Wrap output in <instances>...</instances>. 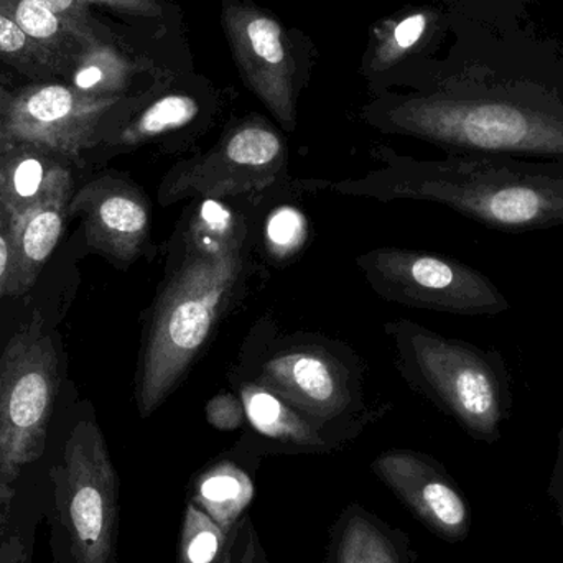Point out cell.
Wrapping results in <instances>:
<instances>
[{"instance_id": "cell-1", "label": "cell", "mask_w": 563, "mask_h": 563, "mask_svg": "<svg viewBox=\"0 0 563 563\" xmlns=\"http://www.w3.org/2000/svg\"><path fill=\"white\" fill-rule=\"evenodd\" d=\"M253 236L224 241L175 227L165 246L164 279L148 310L135 376V402L152 416L181 386L256 274Z\"/></svg>"}, {"instance_id": "cell-2", "label": "cell", "mask_w": 563, "mask_h": 563, "mask_svg": "<svg viewBox=\"0 0 563 563\" xmlns=\"http://www.w3.org/2000/svg\"><path fill=\"white\" fill-rule=\"evenodd\" d=\"M379 162L374 170L331 187L380 203L443 205L501 233L563 228V161L479 154L417 161L384 148Z\"/></svg>"}, {"instance_id": "cell-3", "label": "cell", "mask_w": 563, "mask_h": 563, "mask_svg": "<svg viewBox=\"0 0 563 563\" xmlns=\"http://www.w3.org/2000/svg\"><path fill=\"white\" fill-rule=\"evenodd\" d=\"M366 119L449 154L563 161V92L534 82L383 99L366 109Z\"/></svg>"}, {"instance_id": "cell-4", "label": "cell", "mask_w": 563, "mask_h": 563, "mask_svg": "<svg viewBox=\"0 0 563 563\" xmlns=\"http://www.w3.org/2000/svg\"><path fill=\"white\" fill-rule=\"evenodd\" d=\"M400 376L473 440L495 445L511 417L512 376L501 351L443 336L412 320L384 324Z\"/></svg>"}, {"instance_id": "cell-5", "label": "cell", "mask_w": 563, "mask_h": 563, "mask_svg": "<svg viewBox=\"0 0 563 563\" xmlns=\"http://www.w3.org/2000/svg\"><path fill=\"white\" fill-rule=\"evenodd\" d=\"M230 374L263 384L314 422L340 432L361 427L366 413L357 354L323 334L285 333L271 318L251 328Z\"/></svg>"}, {"instance_id": "cell-6", "label": "cell", "mask_w": 563, "mask_h": 563, "mask_svg": "<svg viewBox=\"0 0 563 563\" xmlns=\"http://www.w3.org/2000/svg\"><path fill=\"white\" fill-rule=\"evenodd\" d=\"M58 389V357L42 324L19 331L0 356V508L22 470L42 456Z\"/></svg>"}, {"instance_id": "cell-7", "label": "cell", "mask_w": 563, "mask_h": 563, "mask_svg": "<svg viewBox=\"0 0 563 563\" xmlns=\"http://www.w3.org/2000/svg\"><path fill=\"white\" fill-rule=\"evenodd\" d=\"M52 479L73 563H115L119 482L95 419L73 427Z\"/></svg>"}, {"instance_id": "cell-8", "label": "cell", "mask_w": 563, "mask_h": 563, "mask_svg": "<svg viewBox=\"0 0 563 563\" xmlns=\"http://www.w3.org/2000/svg\"><path fill=\"white\" fill-rule=\"evenodd\" d=\"M290 180L287 142L261 115H247L224 131L203 154L177 162L158 185V203L172 207L198 198L266 194Z\"/></svg>"}, {"instance_id": "cell-9", "label": "cell", "mask_w": 563, "mask_h": 563, "mask_svg": "<svg viewBox=\"0 0 563 563\" xmlns=\"http://www.w3.org/2000/svg\"><path fill=\"white\" fill-rule=\"evenodd\" d=\"M356 266L377 297L406 307L462 317H493L511 308L489 277L443 254L384 246L360 254Z\"/></svg>"}, {"instance_id": "cell-10", "label": "cell", "mask_w": 563, "mask_h": 563, "mask_svg": "<svg viewBox=\"0 0 563 563\" xmlns=\"http://www.w3.org/2000/svg\"><path fill=\"white\" fill-rule=\"evenodd\" d=\"M223 29L247 88L284 131L294 132L298 71L284 26L253 3L223 0Z\"/></svg>"}, {"instance_id": "cell-11", "label": "cell", "mask_w": 563, "mask_h": 563, "mask_svg": "<svg viewBox=\"0 0 563 563\" xmlns=\"http://www.w3.org/2000/svg\"><path fill=\"white\" fill-rule=\"evenodd\" d=\"M118 102L119 98H99L69 86H36L13 99L0 134L76 158L101 141L102 122Z\"/></svg>"}, {"instance_id": "cell-12", "label": "cell", "mask_w": 563, "mask_h": 563, "mask_svg": "<svg viewBox=\"0 0 563 563\" xmlns=\"http://www.w3.org/2000/svg\"><path fill=\"white\" fill-rule=\"evenodd\" d=\"M68 214L81 217L88 246L119 266L141 260L151 243V200L122 175L106 174L82 185Z\"/></svg>"}, {"instance_id": "cell-13", "label": "cell", "mask_w": 563, "mask_h": 563, "mask_svg": "<svg viewBox=\"0 0 563 563\" xmlns=\"http://www.w3.org/2000/svg\"><path fill=\"white\" fill-rule=\"evenodd\" d=\"M373 468L430 531L450 542L468 538L472 529L468 503L432 456L394 450L383 453Z\"/></svg>"}, {"instance_id": "cell-14", "label": "cell", "mask_w": 563, "mask_h": 563, "mask_svg": "<svg viewBox=\"0 0 563 563\" xmlns=\"http://www.w3.org/2000/svg\"><path fill=\"white\" fill-rule=\"evenodd\" d=\"M73 178L63 168L29 207L13 214L10 221V273L7 297L25 295L35 285L48 257L65 230Z\"/></svg>"}, {"instance_id": "cell-15", "label": "cell", "mask_w": 563, "mask_h": 563, "mask_svg": "<svg viewBox=\"0 0 563 563\" xmlns=\"http://www.w3.org/2000/svg\"><path fill=\"white\" fill-rule=\"evenodd\" d=\"M230 383L243 404L247 426L261 439L288 449L321 452L336 445V433L347 435L314 422L256 380L230 374Z\"/></svg>"}, {"instance_id": "cell-16", "label": "cell", "mask_w": 563, "mask_h": 563, "mask_svg": "<svg viewBox=\"0 0 563 563\" xmlns=\"http://www.w3.org/2000/svg\"><path fill=\"white\" fill-rule=\"evenodd\" d=\"M303 184L290 178L267 191L261 205L254 230V247L257 256L271 266H288L310 244V218L295 201V194Z\"/></svg>"}, {"instance_id": "cell-17", "label": "cell", "mask_w": 563, "mask_h": 563, "mask_svg": "<svg viewBox=\"0 0 563 563\" xmlns=\"http://www.w3.org/2000/svg\"><path fill=\"white\" fill-rule=\"evenodd\" d=\"M66 168L59 155L0 134V205L19 213Z\"/></svg>"}, {"instance_id": "cell-18", "label": "cell", "mask_w": 563, "mask_h": 563, "mask_svg": "<svg viewBox=\"0 0 563 563\" xmlns=\"http://www.w3.org/2000/svg\"><path fill=\"white\" fill-rule=\"evenodd\" d=\"M200 114L201 104L197 98L184 92H170L145 106L135 118L112 132L106 142L118 151L142 147L190 128Z\"/></svg>"}, {"instance_id": "cell-19", "label": "cell", "mask_w": 563, "mask_h": 563, "mask_svg": "<svg viewBox=\"0 0 563 563\" xmlns=\"http://www.w3.org/2000/svg\"><path fill=\"white\" fill-rule=\"evenodd\" d=\"M205 511L221 528H228L253 498V483L234 463H218L205 473L198 486Z\"/></svg>"}, {"instance_id": "cell-20", "label": "cell", "mask_w": 563, "mask_h": 563, "mask_svg": "<svg viewBox=\"0 0 563 563\" xmlns=\"http://www.w3.org/2000/svg\"><path fill=\"white\" fill-rule=\"evenodd\" d=\"M0 13L9 16L30 40L49 53L79 43L73 30L59 16L33 0H0Z\"/></svg>"}, {"instance_id": "cell-21", "label": "cell", "mask_w": 563, "mask_h": 563, "mask_svg": "<svg viewBox=\"0 0 563 563\" xmlns=\"http://www.w3.org/2000/svg\"><path fill=\"white\" fill-rule=\"evenodd\" d=\"M125 63L112 49L96 45L86 48L75 73V88L99 98H118L114 92L124 86Z\"/></svg>"}, {"instance_id": "cell-22", "label": "cell", "mask_w": 563, "mask_h": 563, "mask_svg": "<svg viewBox=\"0 0 563 563\" xmlns=\"http://www.w3.org/2000/svg\"><path fill=\"white\" fill-rule=\"evenodd\" d=\"M336 563H400L386 536L363 518H353L338 544Z\"/></svg>"}, {"instance_id": "cell-23", "label": "cell", "mask_w": 563, "mask_h": 563, "mask_svg": "<svg viewBox=\"0 0 563 563\" xmlns=\"http://www.w3.org/2000/svg\"><path fill=\"white\" fill-rule=\"evenodd\" d=\"M429 26L427 13H412L400 20L386 35H380L376 48H374L373 69H386L396 65L409 49L419 43Z\"/></svg>"}, {"instance_id": "cell-24", "label": "cell", "mask_w": 563, "mask_h": 563, "mask_svg": "<svg viewBox=\"0 0 563 563\" xmlns=\"http://www.w3.org/2000/svg\"><path fill=\"white\" fill-rule=\"evenodd\" d=\"M223 534L210 516L190 506L184 534V558L187 563H213L220 554Z\"/></svg>"}, {"instance_id": "cell-25", "label": "cell", "mask_w": 563, "mask_h": 563, "mask_svg": "<svg viewBox=\"0 0 563 563\" xmlns=\"http://www.w3.org/2000/svg\"><path fill=\"white\" fill-rule=\"evenodd\" d=\"M0 53L30 65H56L53 53L30 40L19 25L3 13H0Z\"/></svg>"}, {"instance_id": "cell-26", "label": "cell", "mask_w": 563, "mask_h": 563, "mask_svg": "<svg viewBox=\"0 0 563 563\" xmlns=\"http://www.w3.org/2000/svg\"><path fill=\"white\" fill-rule=\"evenodd\" d=\"M33 2L59 16L73 30L79 45L85 48L98 45V40L91 29L88 2L85 0H33Z\"/></svg>"}, {"instance_id": "cell-27", "label": "cell", "mask_w": 563, "mask_h": 563, "mask_svg": "<svg viewBox=\"0 0 563 563\" xmlns=\"http://www.w3.org/2000/svg\"><path fill=\"white\" fill-rule=\"evenodd\" d=\"M207 419L214 429L236 430L246 423L243 404L234 390L218 394L207 406Z\"/></svg>"}, {"instance_id": "cell-28", "label": "cell", "mask_w": 563, "mask_h": 563, "mask_svg": "<svg viewBox=\"0 0 563 563\" xmlns=\"http://www.w3.org/2000/svg\"><path fill=\"white\" fill-rule=\"evenodd\" d=\"M85 2L98 3V5L118 10V12L148 16V19L164 15V9L157 0H85Z\"/></svg>"}, {"instance_id": "cell-29", "label": "cell", "mask_w": 563, "mask_h": 563, "mask_svg": "<svg viewBox=\"0 0 563 563\" xmlns=\"http://www.w3.org/2000/svg\"><path fill=\"white\" fill-rule=\"evenodd\" d=\"M10 221L12 214L0 205V301L5 297L10 273Z\"/></svg>"}, {"instance_id": "cell-30", "label": "cell", "mask_w": 563, "mask_h": 563, "mask_svg": "<svg viewBox=\"0 0 563 563\" xmlns=\"http://www.w3.org/2000/svg\"><path fill=\"white\" fill-rule=\"evenodd\" d=\"M558 456H555L554 468H552L551 482H549V496L558 508L563 528V427L559 432Z\"/></svg>"}, {"instance_id": "cell-31", "label": "cell", "mask_w": 563, "mask_h": 563, "mask_svg": "<svg viewBox=\"0 0 563 563\" xmlns=\"http://www.w3.org/2000/svg\"><path fill=\"white\" fill-rule=\"evenodd\" d=\"M0 563H30L29 551L19 536H9L0 544Z\"/></svg>"}, {"instance_id": "cell-32", "label": "cell", "mask_w": 563, "mask_h": 563, "mask_svg": "<svg viewBox=\"0 0 563 563\" xmlns=\"http://www.w3.org/2000/svg\"><path fill=\"white\" fill-rule=\"evenodd\" d=\"M221 563H231L230 562V555H228V554L224 555L223 561H221Z\"/></svg>"}]
</instances>
